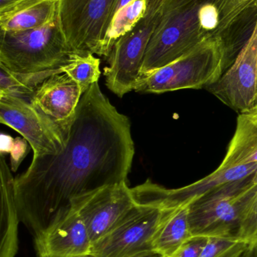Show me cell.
<instances>
[{
  "instance_id": "8992f818",
  "label": "cell",
  "mask_w": 257,
  "mask_h": 257,
  "mask_svg": "<svg viewBox=\"0 0 257 257\" xmlns=\"http://www.w3.org/2000/svg\"><path fill=\"white\" fill-rule=\"evenodd\" d=\"M59 24L54 22L19 33L1 30L0 65L17 73H34L61 69L73 54Z\"/></svg>"
},
{
  "instance_id": "603a6c76",
  "label": "cell",
  "mask_w": 257,
  "mask_h": 257,
  "mask_svg": "<svg viewBox=\"0 0 257 257\" xmlns=\"http://www.w3.org/2000/svg\"><path fill=\"white\" fill-rule=\"evenodd\" d=\"M208 239V237L193 235L169 257H200Z\"/></svg>"
},
{
  "instance_id": "8fae6325",
  "label": "cell",
  "mask_w": 257,
  "mask_h": 257,
  "mask_svg": "<svg viewBox=\"0 0 257 257\" xmlns=\"http://www.w3.org/2000/svg\"><path fill=\"white\" fill-rule=\"evenodd\" d=\"M238 114L257 103V21L251 37L218 81L205 87Z\"/></svg>"
},
{
  "instance_id": "3957f363",
  "label": "cell",
  "mask_w": 257,
  "mask_h": 257,
  "mask_svg": "<svg viewBox=\"0 0 257 257\" xmlns=\"http://www.w3.org/2000/svg\"><path fill=\"white\" fill-rule=\"evenodd\" d=\"M132 191L134 206L110 233L92 243L91 255L131 257L154 252V238L166 212L164 187L147 180Z\"/></svg>"
},
{
  "instance_id": "7402d4cb",
  "label": "cell",
  "mask_w": 257,
  "mask_h": 257,
  "mask_svg": "<svg viewBox=\"0 0 257 257\" xmlns=\"http://www.w3.org/2000/svg\"><path fill=\"white\" fill-rule=\"evenodd\" d=\"M248 246L237 238L211 237L200 257H242Z\"/></svg>"
},
{
  "instance_id": "7c38bea8",
  "label": "cell",
  "mask_w": 257,
  "mask_h": 257,
  "mask_svg": "<svg viewBox=\"0 0 257 257\" xmlns=\"http://www.w3.org/2000/svg\"><path fill=\"white\" fill-rule=\"evenodd\" d=\"M33 238L37 257H78L90 255L92 252L89 231L72 206L58 213Z\"/></svg>"
},
{
  "instance_id": "cb8c5ba5",
  "label": "cell",
  "mask_w": 257,
  "mask_h": 257,
  "mask_svg": "<svg viewBox=\"0 0 257 257\" xmlns=\"http://www.w3.org/2000/svg\"><path fill=\"white\" fill-rule=\"evenodd\" d=\"M238 238L248 244L257 238V197L241 226Z\"/></svg>"
},
{
  "instance_id": "6da1fadb",
  "label": "cell",
  "mask_w": 257,
  "mask_h": 257,
  "mask_svg": "<svg viewBox=\"0 0 257 257\" xmlns=\"http://www.w3.org/2000/svg\"><path fill=\"white\" fill-rule=\"evenodd\" d=\"M134 153L129 118L95 83L81 96L63 151L33 157L15 178L21 223L36 236L75 199L128 182Z\"/></svg>"
},
{
  "instance_id": "ffe728a7",
  "label": "cell",
  "mask_w": 257,
  "mask_h": 257,
  "mask_svg": "<svg viewBox=\"0 0 257 257\" xmlns=\"http://www.w3.org/2000/svg\"><path fill=\"white\" fill-rule=\"evenodd\" d=\"M146 0H133L117 12L106 38L107 57L116 41L132 30L146 16Z\"/></svg>"
},
{
  "instance_id": "f546056e",
  "label": "cell",
  "mask_w": 257,
  "mask_h": 257,
  "mask_svg": "<svg viewBox=\"0 0 257 257\" xmlns=\"http://www.w3.org/2000/svg\"><path fill=\"white\" fill-rule=\"evenodd\" d=\"M245 257H257V238L249 244L248 248L245 252Z\"/></svg>"
},
{
  "instance_id": "44dd1931",
  "label": "cell",
  "mask_w": 257,
  "mask_h": 257,
  "mask_svg": "<svg viewBox=\"0 0 257 257\" xmlns=\"http://www.w3.org/2000/svg\"><path fill=\"white\" fill-rule=\"evenodd\" d=\"M101 60L91 53H73L67 64L61 68L63 73L76 83L84 93L91 86L98 82L101 72Z\"/></svg>"
},
{
  "instance_id": "4316f807",
  "label": "cell",
  "mask_w": 257,
  "mask_h": 257,
  "mask_svg": "<svg viewBox=\"0 0 257 257\" xmlns=\"http://www.w3.org/2000/svg\"><path fill=\"white\" fill-rule=\"evenodd\" d=\"M165 2L166 0H146L147 10L145 17H152L156 15Z\"/></svg>"
},
{
  "instance_id": "9c48e42d",
  "label": "cell",
  "mask_w": 257,
  "mask_h": 257,
  "mask_svg": "<svg viewBox=\"0 0 257 257\" xmlns=\"http://www.w3.org/2000/svg\"><path fill=\"white\" fill-rule=\"evenodd\" d=\"M0 122L21 135L28 142L33 157L62 152L66 141L29 99L0 96Z\"/></svg>"
},
{
  "instance_id": "4dcf8cb0",
  "label": "cell",
  "mask_w": 257,
  "mask_h": 257,
  "mask_svg": "<svg viewBox=\"0 0 257 257\" xmlns=\"http://www.w3.org/2000/svg\"><path fill=\"white\" fill-rule=\"evenodd\" d=\"M78 257H100L93 256V255H86V256H78ZM131 257H161L158 253L155 252H149V253H141V254L136 255Z\"/></svg>"
},
{
  "instance_id": "484cf974",
  "label": "cell",
  "mask_w": 257,
  "mask_h": 257,
  "mask_svg": "<svg viewBox=\"0 0 257 257\" xmlns=\"http://www.w3.org/2000/svg\"><path fill=\"white\" fill-rule=\"evenodd\" d=\"M35 0H0V18L7 16L17 9Z\"/></svg>"
},
{
  "instance_id": "30bf717a",
  "label": "cell",
  "mask_w": 257,
  "mask_h": 257,
  "mask_svg": "<svg viewBox=\"0 0 257 257\" xmlns=\"http://www.w3.org/2000/svg\"><path fill=\"white\" fill-rule=\"evenodd\" d=\"M135 204L128 182L100 189L71 203L82 219L92 243L110 233Z\"/></svg>"
},
{
  "instance_id": "4fadbf2b",
  "label": "cell",
  "mask_w": 257,
  "mask_h": 257,
  "mask_svg": "<svg viewBox=\"0 0 257 257\" xmlns=\"http://www.w3.org/2000/svg\"><path fill=\"white\" fill-rule=\"evenodd\" d=\"M82 94L80 87L67 75L56 74L37 87L30 102L67 142Z\"/></svg>"
},
{
  "instance_id": "277c9868",
  "label": "cell",
  "mask_w": 257,
  "mask_h": 257,
  "mask_svg": "<svg viewBox=\"0 0 257 257\" xmlns=\"http://www.w3.org/2000/svg\"><path fill=\"white\" fill-rule=\"evenodd\" d=\"M257 197V172L226 183L189 204L193 235L237 238Z\"/></svg>"
},
{
  "instance_id": "5b68a950",
  "label": "cell",
  "mask_w": 257,
  "mask_h": 257,
  "mask_svg": "<svg viewBox=\"0 0 257 257\" xmlns=\"http://www.w3.org/2000/svg\"><path fill=\"white\" fill-rule=\"evenodd\" d=\"M224 51L220 39L201 44L169 64L142 74L134 90L161 93L202 89L218 81L224 72Z\"/></svg>"
},
{
  "instance_id": "e0dca14e",
  "label": "cell",
  "mask_w": 257,
  "mask_h": 257,
  "mask_svg": "<svg viewBox=\"0 0 257 257\" xmlns=\"http://www.w3.org/2000/svg\"><path fill=\"white\" fill-rule=\"evenodd\" d=\"M165 208V214L152 244L153 251L161 257L172 256L193 236L189 220L188 205Z\"/></svg>"
},
{
  "instance_id": "2e32d148",
  "label": "cell",
  "mask_w": 257,
  "mask_h": 257,
  "mask_svg": "<svg viewBox=\"0 0 257 257\" xmlns=\"http://www.w3.org/2000/svg\"><path fill=\"white\" fill-rule=\"evenodd\" d=\"M223 166H257V103L238 114Z\"/></svg>"
},
{
  "instance_id": "83f0119b",
  "label": "cell",
  "mask_w": 257,
  "mask_h": 257,
  "mask_svg": "<svg viewBox=\"0 0 257 257\" xmlns=\"http://www.w3.org/2000/svg\"><path fill=\"white\" fill-rule=\"evenodd\" d=\"M256 0H230L232 10L236 14H240Z\"/></svg>"
},
{
  "instance_id": "9a60e30c",
  "label": "cell",
  "mask_w": 257,
  "mask_h": 257,
  "mask_svg": "<svg viewBox=\"0 0 257 257\" xmlns=\"http://www.w3.org/2000/svg\"><path fill=\"white\" fill-rule=\"evenodd\" d=\"M257 172V166H223L202 179L186 187L177 189H164V206L169 208L189 205L207 192L226 183L242 179Z\"/></svg>"
},
{
  "instance_id": "1f68e13d",
  "label": "cell",
  "mask_w": 257,
  "mask_h": 257,
  "mask_svg": "<svg viewBox=\"0 0 257 257\" xmlns=\"http://www.w3.org/2000/svg\"><path fill=\"white\" fill-rule=\"evenodd\" d=\"M242 257H245V253H244V256H243Z\"/></svg>"
},
{
  "instance_id": "ba28073f",
  "label": "cell",
  "mask_w": 257,
  "mask_h": 257,
  "mask_svg": "<svg viewBox=\"0 0 257 257\" xmlns=\"http://www.w3.org/2000/svg\"><path fill=\"white\" fill-rule=\"evenodd\" d=\"M158 13L144 17L131 31L116 41L104 69L107 88L119 97L134 90L141 72L145 52L156 26Z\"/></svg>"
},
{
  "instance_id": "52a82bcc",
  "label": "cell",
  "mask_w": 257,
  "mask_h": 257,
  "mask_svg": "<svg viewBox=\"0 0 257 257\" xmlns=\"http://www.w3.org/2000/svg\"><path fill=\"white\" fill-rule=\"evenodd\" d=\"M118 0H60L58 21L71 51L107 57L105 41Z\"/></svg>"
},
{
  "instance_id": "f1b7e54d",
  "label": "cell",
  "mask_w": 257,
  "mask_h": 257,
  "mask_svg": "<svg viewBox=\"0 0 257 257\" xmlns=\"http://www.w3.org/2000/svg\"><path fill=\"white\" fill-rule=\"evenodd\" d=\"M14 140L7 135L2 134L1 136V154H4L5 153L10 152L11 148H12V145H13Z\"/></svg>"
},
{
  "instance_id": "d6986e66",
  "label": "cell",
  "mask_w": 257,
  "mask_h": 257,
  "mask_svg": "<svg viewBox=\"0 0 257 257\" xmlns=\"http://www.w3.org/2000/svg\"><path fill=\"white\" fill-rule=\"evenodd\" d=\"M60 73H63L62 69L34 73H17L0 65V96H16L30 100L44 81Z\"/></svg>"
},
{
  "instance_id": "ac0fdd59",
  "label": "cell",
  "mask_w": 257,
  "mask_h": 257,
  "mask_svg": "<svg viewBox=\"0 0 257 257\" xmlns=\"http://www.w3.org/2000/svg\"><path fill=\"white\" fill-rule=\"evenodd\" d=\"M60 0H35L0 18V30L19 33L42 28L58 18Z\"/></svg>"
},
{
  "instance_id": "7a4b0ae2",
  "label": "cell",
  "mask_w": 257,
  "mask_h": 257,
  "mask_svg": "<svg viewBox=\"0 0 257 257\" xmlns=\"http://www.w3.org/2000/svg\"><path fill=\"white\" fill-rule=\"evenodd\" d=\"M241 15L230 0H166L158 12L142 65V74L172 63L211 39L224 38Z\"/></svg>"
},
{
  "instance_id": "5bb4252c",
  "label": "cell",
  "mask_w": 257,
  "mask_h": 257,
  "mask_svg": "<svg viewBox=\"0 0 257 257\" xmlns=\"http://www.w3.org/2000/svg\"><path fill=\"white\" fill-rule=\"evenodd\" d=\"M1 216L0 257H15L18 251V225L21 223L15 195V178L4 154L0 159Z\"/></svg>"
},
{
  "instance_id": "d4e9b609",
  "label": "cell",
  "mask_w": 257,
  "mask_h": 257,
  "mask_svg": "<svg viewBox=\"0 0 257 257\" xmlns=\"http://www.w3.org/2000/svg\"><path fill=\"white\" fill-rule=\"evenodd\" d=\"M27 144L25 139L17 138L14 140L13 145L11 148V166L13 172H16L21 162L24 160L27 154Z\"/></svg>"
}]
</instances>
